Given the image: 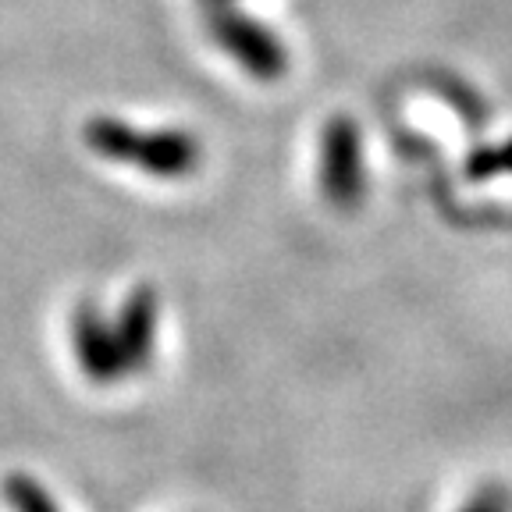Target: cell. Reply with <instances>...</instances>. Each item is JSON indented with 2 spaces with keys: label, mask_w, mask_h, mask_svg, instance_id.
I'll return each instance as SVG.
<instances>
[{
  "label": "cell",
  "mask_w": 512,
  "mask_h": 512,
  "mask_svg": "<svg viewBox=\"0 0 512 512\" xmlns=\"http://www.w3.org/2000/svg\"><path fill=\"white\" fill-rule=\"evenodd\" d=\"M86 139L96 153L121 164H136L146 175L157 178H185L200 164V146L185 132H139L114 118L89 121Z\"/></svg>",
  "instance_id": "6da1fadb"
},
{
  "label": "cell",
  "mask_w": 512,
  "mask_h": 512,
  "mask_svg": "<svg viewBox=\"0 0 512 512\" xmlns=\"http://www.w3.org/2000/svg\"><path fill=\"white\" fill-rule=\"evenodd\" d=\"M320 189L338 210H356L363 200V150L360 128L349 118H335L324 128L320 146Z\"/></svg>",
  "instance_id": "7a4b0ae2"
},
{
  "label": "cell",
  "mask_w": 512,
  "mask_h": 512,
  "mask_svg": "<svg viewBox=\"0 0 512 512\" xmlns=\"http://www.w3.org/2000/svg\"><path fill=\"white\" fill-rule=\"evenodd\" d=\"M72 352L79 370L96 384H114L132 377L125 345L118 338L114 320H107L96 306H79L72 317Z\"/></svg>",
  "instance_id": "3957f363"
},
{
  "label": "cell",
  "mask_w": 512,
  "mask_h": 512,
  "mask_svg": "<svg viewBox=\"0 0 512 512\" xmlns=\"http://www.w3.org/2000/svg\"><path fill=\"white\" fill-rule=\"evenodd\" d=\"M210 32H214V40L221 43L249 75H256V79H278L288 68L285 47L278 43V36L267 32L260 22H253V18L221 8L210 18Z\"/></svg>",
  "instance_id": "277c9868"
},
{
  "label": "cell",
  "mask_w": 512,
  "mask_h": 512,
  "mask_svg": "<svg viewBox=\"0 0 512 512\" xmlns=\"http://www.w3.org/2000/svg\"><path fill=\"white\" fill-rule=\"evenodd\" d=\"M114 328H118V338L125 345L132 374H143V367L153 356V342H157V296L150 288H139L136 296L128 299L121 317L114 320Z\"/></svg>",
  "instance_id": "5b68a950"
},
{
  "label": "cell",
  "mask_w": 512,
  "mask_h": 512,
  "mask_svg": "<svg viewBox=\"0 0 512 512\" xmlns=\"http://www.w3.org/2000/svg\"><path fill=\"white\" fill-rule=\"evenodd\" d=\"M466 175H470L473 182L495 178V175H512V139L502 146H484V150L473 153L470 164H466Z\"/></svg>",
  "instance_id": "8992f818"
},
{
  "label": "cell",
  "mask_w": 512,
  "mask_h": 512,
  "mask_svg": "<svg viewBox=\"0 0 512 512\" xmlns=\"http://www.w3.org/2000/svg\"><path fill=\"white\" fill-rule=\"evenodd\" d=\"M463 512H505V505L498 502V498H484V495H480L477 502H473V505H466Z\"/></svg>",
  "instance_id": "52a82bcc"
},
{
  "label": "cell",
  "mask_w": 512,
  "mask_h": 512,
  "mask_svg": "<svg viewBox=\"0 0 512 512\" xmlns=\"http://www.w3.org/2000/svg\"><path fill=\"white\" fill-rule=\"evenodd\" d=\"M207 4H214V8H224V4H228V0H207Z\"/></svg>",
  "instance_id": "ba28073f"
}]
</instances>
